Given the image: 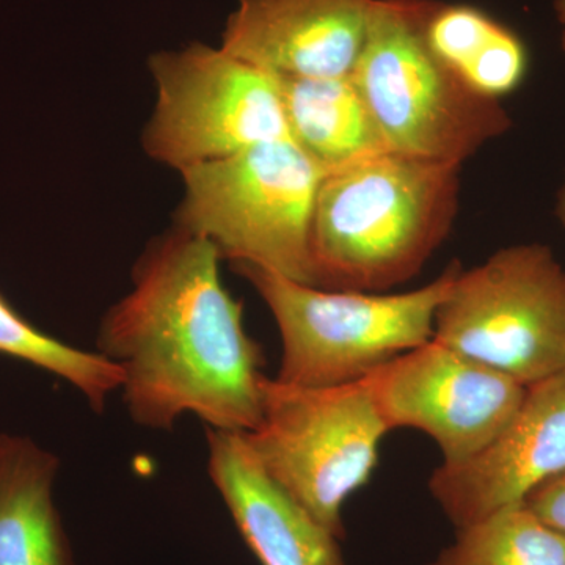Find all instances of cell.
Instances as JSON below:
<instances>
[{"instance_id": "cell-1", "label": "cell", "mask_w": 565, "mask_h": 565, "mask_svg": "<svg viewBox=\"0 0 565 565\" xmlns=\"http://www.w3.org/2000/svg\"><path fill=\"white\" fill-rule=\"evenodd\" d=\"M221 262L214 245L173 225L148 244L131 291L99 322L96 352L120 367L122 401L145 429L170 430L193 415L247 434L262 419L266 359Z\"/></svg>"}, {"instance_id": "cell-2", "label": "cell", "mask_w": 565, "mask_h": 565, "mask_svg": "<svg viewBox=\"0 0 565 565\" xmlns=\"http://www.w3.org/2000/svg\"><path fill=\"white\" fill-rule=\"evenodd\" d=\"M460 166L386 151L327 173L316 196L318 288L385 292L419 274L455 225Z\"/></svg>"}, {"instance_id": "cell-3", "label": "cell", "mask_w": 565, "mask_h": 565, "mask_svg": "<svg viewBox=\"0 0 565 565\" xmlns=\"http://www.w3.org/2000/svg\"><path fill=\"white\" fill-rule=\"evenodd\" d=\"M430 0H374L352 79L390 151L460 166L512 128L498 99L468 87L424 36Z\"/></svg>"}, {"instance_id": "cell-4", "label": "cell", "mask_w": 565, "mask_h": 565, "mask_svg": "<svg viewBox=\"0 0 565 565\" xmlns=\"http://www.w3.org/2000/svg\"><path fill=\"white\" fill-rule=\"evenodd\" d=\"M234 270L252 282L281 337L277 381L338 386L363 381L382 364L429 343L435 315L462 270L452 262L435 280L408 292L326 289L248 264Z\"/></svg>"}, {"instance_id": "cell-5", "label": "cell", "mask_w": 565, "mask_h": 565, "mask_svg": "<svg viewBox=\"0 0 565 565\" xmlns=\"http://www.w3.org/2000/svg\"><path fill=\"white\" fill-rule=\"evenodd\" d=\"M321 169L292 139L256 145L182 170L174 225L222 259L316 286L311 230Z\"/></svg>"}, {"instance_id": "cell-6", "label": "cell", "mask_w": 565, "mask_h": 565, "mask_svg": "<svg viewBox=\"0 0 565 565\" xmlns=\"http://www.w3.org/2000/svg\"><path fill=\"white\" fill-rule=\"evenodd\" d=\"M388 433L364 381L299 386L266 375L262 419L244 438L264 471L343 539L345 501L370 481Z\"/></svg>"}, {"instance_id": "cell-7", "label": "cell", "mask_w": 565, "mask_h": 565, "mask_svg": "<svg viewBox=\"0 0 565 565\" xmlns=\"http://www.w3.org/2000/svg\"><path fill=\"white\" fill-rule=\"evenodd\" d=\"M531 386L565 370V270L552 248L520 244L460 270L434 338Z\"/></svg>"}, {"instance_id": "cell-8", "label": "cell", "mask_w": 565, "mask_h": 565, "mask_svg": "<svg viewBox=\"0 0 565 565\" xmlns=\"http://www.w3.org/2000/svg\"><path fill=\"white\" fill-rule=\"evenodd\" d=\"M154 109L141 134L152 161L182 170L256 145L291 139L273 74L222 46L152 54Z\"/></svg>"}, {"instance_id": "cell-9", "label": "cell", "mask_w": 565, "mask_h": 565, "mask_svg": "<svg viewBox=\"0 0 565 565\" xmlns=\"http://www.w3.org/2000/svg\"><path fill=\"white\" fill-rule=\"evenodd\" d=\"M363 381L388 429L429 435L444 465L484 451L526 394V386L435 340L382 364Z\"/></svg>"}, {"instance_id": "cell-10", "label": "cell", "mask_w": 565, "mask_h": 565, "mask_svg": "<svg viewBox=\"0 0 565 565\" xmlns=\"http://www.w3.org/2000/svg\"><path fill=\"white\" fill-rule=\"evenodd\" d=\"M565 471V370L527 386L503 433L463 463H441L429 492L446 519L471 525L509 504L522 503L546 479Z\"/></svg>"}, {"instance_id": "cell-11", "label": "cell", "mask_w": 565, "mask_h": 565, "mask_svg": "<svg viewBox=\"0 0 565 565\" xmlns=\"http://www.w3.org/2000/svg\"><path fill=\"white\" fill-rule=\"evenodd\" d=\"M373 3L237 0L221 46L273 76H349L362 52Z\"/></svg>"}, {"instance_id": "cell-12", "label": "cell", "mask_w": 565, "mask_h": 565, "mask_svg": "<svg viewBox=\"0 0 565 565\" xmlns=\"http://www.w3.org/2000/svg\"><path fill=\"white\" fill-rule=\"evenodd\" d=\"M207 471L262 565H349L340 537L264 471L244 434L206 427Z\"/></svg>"}, {"instance_id": "cell-13", "label": "cell", "mask_w": 565, "mask_h": 565, "mask_svg": "<svg viewBox=\"0 0 565 565\" xmlns=\"http://www.w3.org/2000/svg\"><path fill=\"white\" fill-rule=\"evenodd\" d=\"M58 470L54 452L0 434V565H74L54 500Z\"/></svg>"}, {"instance_id": "cell-14", "label": "cell", "mask_w": 565, "mask_h": 565, "mask_svg": "<svg viewBox=\"0 0 565 565\" xmlns=\"http://www.w3.org/2000/svg\"><path fill=\"white\" fill-rule=\"evenodd\" d=\"M275 79L289 136L326 174L390 151L351 74Z\"/></svg>"}, {"instance_id": "cell-15", "label": "cell", "mask_w": 565, "mask_h": 565, "mask_svg": "<svg viewBox=\"0 0 565 565\" xmlns=\"http://www.w3.org/2000/svg\"><path fill=\"white\" fill-rule=\"evenodd\" d=\"M424 36L438 61L481 95L501 102L525 81L530 68L525 43L476 7L430 2Z\"/></svg>"}, {"instance_id": "cell-16", "label": "cell", "mask_w": 565, "mask_h": 565, "mask_svg": "<svg viewBox=\"0 0 565 565\" xmlns=\"http://www.w3.org/2000/svg\"><path fill=\"white\" fill-rule=\"evenodd\" d=\"M456 531V541L427 565H565V535L523 501Z\"/></svg>"}, {"instance_id": "cell-17", "label": "cell", "mask_w": 565, "mask_h": 565, "mask_svg": "<svg viewBox=\"0 0 565 565\" xmlns=\"http://www.w3.org/2000/svg\"><path fill=\"white\" fill-rule=\"evenodd\" d=\"M0 355L62 379L102 414L110 394L120 392L121 371L96 351H84L44 333L0 294Z\"/></svg>"}, {"instance_id": "cell-18", "label": "cell", "mask_w": 565, "mask_h": 565, "mask_svg": "<svg viewBox=\"0 0 565 565\" xmlns=\"http://www.w3.org/2000/svg\"><path fill=\"white\" fill-rule=\"evenodd\" d=\"M523 503L545 525L565 535V471L535 487Z\"/></svg>"}, {"instance_id": "cell-19", "label": "cell", "mask_w": 565, "mask_h": 565, "mask_svg": "<svg viewBox=\"0 0 565 565\" xmlns=\"http://www.w3.org/2000/svg\"><path fill=\"white\" fill-rule=\"evenodd\" d=\"M555 13L561 28V44L565 52V0H555Z\"/></svg>"}, {"instance_id": "cell-20", "label": "cell", "mask_w": 565, "mask_h": 565, "mask_svg": "<svg viewBox=\"0 0 565 565\" xmlns=\"http://www.w3.org/2000/svg\"><path fill=\"white\" fill-rule=\"evenodd\" d=\"M555 215L557 221L565 226V178L563 184H561L559 191H557Z\"/></svg>"}]
</instances>
